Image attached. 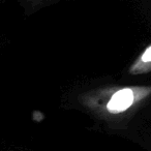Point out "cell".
<instances>
[{
  "instance_id": "cell-1",
  "label": "cell",
  "mask_w": 151,
  "mask_h": 151,
  "mask_svg": "<svg viewBox=\"0 0 151 151\" xmlns=\"http://www.w3.org/2000/svg\"><path fill=\"white\" fill-rule=\"evenodd\" d=\"M136 93L134 88H123L116 91L108 103L107 109L114 114L124 112L134 103Z\"/></svg>"
}]
</instances>
